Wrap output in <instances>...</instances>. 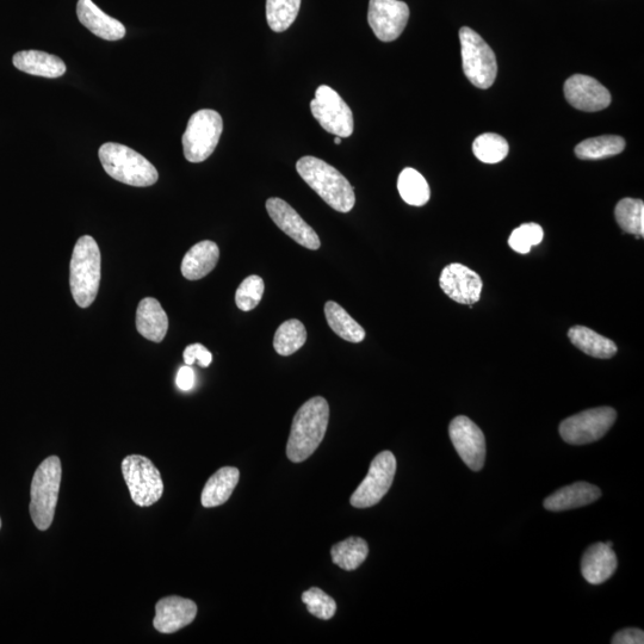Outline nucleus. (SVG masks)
Segmentation results:
<instances>
[{
	"label": "nucleus",
	"instance_id": "f257e3e1",
	"mask_svg": "<svg viewBox=\"0 0 644 644\" xmlns=\"http://www.w3.org/2000/svg\"><path fill=\"white\" fill-rule=\"evenodd\" d=\"M328 420L330 406L321 396L308 400L297 411L287 444V456L291 462H305L314 454L326 435Z\"/></svg>",
	"mask_w": 644,
	"mask_h": 644
},
{
	"label": "nucleus",
	"instance_id": "f03ea898",
	"mask_svg": "<svg viewBox=\"0 0 644 644\" xmlns=\"http://www.w3.org/2000/svg\"><path fill=\"white\" fill-rule=\"evenodd\" d=\"M296 170L309 187L328 206L339 213H349L355 207L354 187L348 179L326 161L315 157H302L296 163Z\"/></svg>",
	"mask_w": 644,
	"mask_h": 644
},
{
	"label": "nucleus",
	"instance_id": "7ed1b4c3",
	"mask_svg": "<svg viewBox=\"0 0 644 644\" xmlns=\"http://www.w3.org/2000/svg\"><path fill=\"white\" fill-rule=\"evenodd\" d=\"M102 258L96 240L90 235L79 238L74 246L70 265V286L74 301L80 308L95 302L101 283Z\"/></svg>",
	"mask_w": 644,
	"mask_h": 644
},
{
	"label": "nucleus",
	"instance_id": "20e7f679",
	"mask_svg": "<svg viewBox=\"0 0 644 644\" xmlns=\"http://www.w3.org/2000/svg\"><path fill=\"white\" fill-rule=\"evenodd\" d=\"M98 154L105 172L117 182L139 188L158 182L156 167L132 148L108 142L99 148Z\"/></svg>",
	"mask_w": 644,
	"mask_h": 644
},
{
	"label": "nucleus",
	"instance_id": "39448f33",
	"mask_svg": "<svg viewBox=\"0 0 644 644\" xmlns=\"http://www.w3.org/2000/svg\"><path fill=\"white\" fill-rule=\"evenodd\" d=\"M61 468L60 458L51 456L36 469L30 491V516L37 529L46 531L54 520L60 491Z\"/></svg>",
	"mask_w": 644,
	"mask_h": 644
},
{
	"label": "nucleus",
	"instance_id": "423d86ee",
	"mask_svg": "<svg viewBox=\"0 0 644 644\" xmlns=\"http://www.w3.org/2000/svg\"><path fill=\"white\" fill-rule=\"evenodd\" d=\"M464 74L476 88H491L497 78L498 64L493 49L473 29L460 30Z\"/></svg>",
	"mask_w": 644,
	"mask_h": 644
},
{
	"label": "nucleus",
	"instance_id": "0eeeda50",
	"mask_svg": "<svg viewBox=\"0 0 644 644\" xmlns=\"http://www.w3.org/2000/svg\"><path fill=\"white\" fill-rule=\"evenodd\" d=\"M224 121L218 111L203 109L190 117L183 135L185 159L190 163L207 160L218 146Z\"/></svg>",
	"mask_w": 644,
	"mask_h": 644
},
{
	"label": "nucleus",
	"instance_id": "6e6552de",
	"mask_svg": "<svg viewBox=\"0 0 644 644\" xmlns=\"http://www.w3.org/2000/svg\"><path fill=\"white\" fill-rule=\"evenodd\" d=\"M122 474L130 497L140 507L156 504L163 497L164 483L156 466L144 456H128L122 462Z\"/></svg>",
	"mask_w": 644,
	"mask_h": 644
},
{
	"label": "nucleus",
	"instance_id": "1a4fd4ad",
	"mask_svg": "<svg viewBox=\"0 0 644 644\" xmlns=\"http://www.w3.org/2000/svg\"><path fill=\"white\" fill-rule=\"evenodd\" d=\"M617 419L611 407L592 408L563 420L560 435L568 444L585 445L602 439Z\"/></svg>",
	"mask_w": 644,
	"mask_h": 644
},
{
	"label": "nucleus",
	"instance_id": "9d476101",
	"mask_svg": "<svg viewBox=\"0 0 644 644\" xmlns=\"http://www.w3.org/2000/svg\"><path fill=\"white\" fill-rule=\"evenodd\" d=\"M311 111L327 133L339 138H349L354 133L352 110L330 86H319L311 102Z\"/></svg>",
	"mask_w": 644,
	"mask_h": 644
},
{
	"label": "nucleus",
	"instance_id": "9b49d317",
	"mask_svg": "<svg viewBox=\"0 0 644 644\" xmlns=\"http://www.w3.org/2000/svg\"><path fill=\"white\" fill-rule=\"evenodd\" d=\"M395 473L396 458L393 452H381L371 462L368 475L351 495V505L356 509H368L379 504L392 487Z\"/></svg>",
	"mask_w": 644,
	"mask_h": 644
},
{
	"label": "nucleus",
	"instance_id": "f8f14e48",
	"mask_svg": "<svg viewBox=\"0 0 644 644\" xmlns=\"http://www.w3.org/2000/svg\"><path fill=\"white\" fill-rule=\"evenodd\" d=\"M410 20V8L400 0H370L368 22L377 39L392 42L399 39Z\"/></svg>",
	"mask_w": 644,
	"mask_h": 644
},
{
	"label": "nucleus",
	"instance_id": "ddd939ff",
	"mask_svg": "<svg viewBox=\"0 0 644 644\" xmlns=\"http://www.w3.org/2000/svg\"><path fill=\"white\" fill-rule=\"evenodd\" d=\"M449 435L463 462L479 472L486 460V439L480 427L467 417H456L449 426Z\"/></svg>",
	"mask_w": 644,
	"mask_h": 644
},
{
	"label": "nucleus",
	"instance_id": "4468645a",
	"mask_svg": "<svg viewBox=\"0 0 644 644\" xmlns=\"http://www.w3.org/2000/svg\"><path fill=\"white\" fill-rule=\"evenodd\" d=\"M266 210L277 227L297 244L308 250L320 249L321 243L317 232L286 201L276 197L269 198L266 201Z\"/></svg>",
	"mask_w": 644,
	"mask_h": 644
},
{
	"label": "nucleus",
	"instance_id": "2eb2a0df",
	"mask_svg": "<svg viewBox=\"0 0 644 644\" xmlns=\"http://www.w3.org/2000/svg\"><path fill=\"white\" fill-rule=\"evenodd\" d=\"M439 286L451 300L460 305L473 306L480 301L483 283L481 277L468 266L452 263L443 269Z\"/></svg>",
	"mask_w": 644,
	"mask_h": 644
},
{
	"label": "nucleus",
	"instance_id": "dca6fc26",
	"mask_svg": "<svg viewBox=\"0 0 644 644\" xmlns=\"http://www.w3.org/2000/svg\"><path fill=\"white\" fill-rule=\"evenodd\" d=\"M565 96L568 103L574 108L587 111V113L604 110L611 103L609 90L598 80L584 76V74H574L573 77L567 79Z\"/></svg>",
	"mask_w": 644,
	"mask_h": 644
},
{
	"label": "nucleus",
	"instance_id": "f3484780",
	"mask_svg": "<svg viewBox=\"0 0 644 644\" xmlns=\"http://www.w3.org/2000/svg\"><path fill=\"white\" fill-rule=\"evenodd\" d=\"M197 605L193 600L182 597H166L156 605L153 625L161 634L177 633L195 621Z\"/></svg>",
	"mask_w": 644,
	"mask_h": 644
},
{
	"label": "nucleus",
	"instance_id": "a211bd4d",
	"mask_svg": "<svg viewBox=\"0 0 644 644\" xmlns=\"http://www.w3.org/2000/svg\"><path fill=\"white\" fill-rule=\"evenodd\" d=\"M618 566L617 556L606 543L592 544L581 559L582 577L592 585L604 584L615 574Z\"/></svg>",
	"mask_w": 644,
	"mask_h": 644
},
{
	"label": "nucleus",
	"instance_id": "6ab92c4d",
	"mask_svg": "<svg viewBox=\"0 0 644 644\" xmlns=\"http://www.w3.org/2000/svg\"><path fill=\"white\" fill-rule=\"evenodd\" d=\"M77 15L80 23L92 34L107 41H119L126 36V28L120 21L98 8L92 0H79Z\"/></svg>",
	"mask_w": 644,
	"mask_h": 644
},
{
	"label": "nucleus",
	"instance_id": "aec40b11",
	"mask_svg": "<svg viewBox=\"0 0 644 644\" xmlns=\"http://www.w3.org/2000/svg\"><path fill=\"white\" fill-rule=\"evenodd\" d=\"M602 497V491L588 482H575L562 487L544 500V507L553 512L579 509L594 503Z\"/></svg>",
	"mask_w": 644,
	"mask_h": 644
},
{
	"label": "nucleus",
	"instance_id": "412c9836",
	"mask_svg": "<svg viewBox=\"0 0 644 644\" xmlns=\"http://www.w3.org/2000/svg\"><path fill=\"white\" fill-rule=\"evenodd\" d=\"M136 330L153 343L163 342L169 330V318L158 300L146 297L139 303Z\"/></svg>",
	"mask_w": 644,
	"mask_h": 644
},
{
	"label": "nucleus",
	"instance_id": "4be33fe9",
	"mask_svg": "<svg viewBox=\"0 0 644 644\" xmlns=\"http://www.w3.org/2000/svg\"><path fill=\"white\" fill-rule=\"evenodd\" d=\"M220 250L214 241L204 240L191 247L182 262V274L189 281L201 280L215 269Z\"/></svg>",
	"mask_w": 644,
	"mask_h": 644
},
{
	"label": "nucleus",
	"instance_id": "5701e85b",
	"mask_svg": "<svg viewBox=\"0 0 644 644\" xmlns=\"http://www.w3.org/2000/svg\"><path fill=\"white\" fill-rule=\"evenodd\" d=\"M12 61L17 70L32 76L55 79L63 77L66 73L64 61L46 52H18Z\"/></svg>",
	"mask_w": 644,
	"mask_h": 644
},
{
	"label": "nucleus",
	"instance_id": "b1692460",
	"mask_svg": "<svg viewBox=\"0 0 644 644\" xmlns=\"http://www.w3.org/2000/svg\"><path fill=\"white\" fill-rule=\"evenodd\" d=\"M239 479L240 473L237 468L224 467L219 469L203 488L202 505L210 509V507L227 503L235 487H237Z\"/></svg>",
	"mask_w": 644,
	"mask_h": 644
},
{
	"label": "nucleus",
	"instance_id": "393cba45",
	"mask_svg": "<svg viewBox=\"0 0 644 644\" xmlns=\"http://www.w3.org/2000/svg\"><path fill=\"white\" fill-rule=\"evenodd\" d=\"M568 337L573 345L588 356L608 359L617 354V345L611 339L605 338L585 326H574L569 330Z\"/></svg>",
	"mask_w": 644,
	"mask_h": 644
},
{
	"label": "nucleus",
	"instance_id": "a878e982",
	"mask_svg": "<svg viewBox=\"0 0 644 644\" xmlns=\"http://www.w3.org/2000/svg\"><path fill=\"white\" fill-rule=\"evenodd\" d=\"M325 315L328 326L340 338L351 343H361L365 338L364 328L358 324L342 306L333 301L325 305Z\"/></svg>",
	"mask_w": 644,
	"mask_h": 644
},
{
	"label": "nucleus",
	"instance_id": "bb28decb",
	"mask_svg": "<svg viewBox=\"0 0 644 644\" xmlns=\"http://www.w3.org/2000/svg\"><path fill=\"white\" fill-rule=\"evenodd\" d=\"M369 547L367 541L361 537H350L348 540L337 543L331 549L334 565L344 571H355L367 560Z\"/></svg>",
	"mask_w": 644,
	"mask_h": 644
},
{
	"label": "nucleus",
	"instance_id": "cd10ccee",
	"mask_svg": "<svg viewBox=\"0 0 644 644\" xmlns=\"http://www.w3.org/2000/svg\"><path fill=\"white\" fill-rule=\"evenodd\" d=\"M399 194L407 204L423 207L430 201L431 190L426 179L417 170L407 167L398 179Z\"/></svg>",
	"mask_w": 644,
	"mask_h": 644
},
{
	"label": "nucleus",
	"instance_id": "c85d7f7f",
	"mask_svg": "<svg viewBox=\"0 0 644 644\" xmlns=\"http://www.w3.org/2000/svg\"><path fill=\"white\" fill-rule=\"evenodd\" d=\"M625 141L621 136L604 135L582 141L575 147V154L581 160L605 159L622 153Z\"/></svg>",
	"mask_w": 644,
	"mask_h": 644
},
{
	"label": "nucleus",
	"instance_id": "c756f323",
	"mask_svg": "<svg viewBox=\"0 0 644 644\" xmlns=\"http://www.w3.org/2000/svg\"><path fill=\"white\" fill-rule=\"evenodd\" d=\"M307 332L301 321L293 319L278 327L274 338V348L278 355L291 356L306 344Z\"/></svg>",
	"mask_w": 644,
	"mask_h": 644
},
{
	"label": "nucleus",
	"instance_id": "7c9ffc66",
	"mask_svg": "<svg viewBox=\"0 0 644 644\" xmlns=\"http://www.w3.org/2000/svg\"><path fill=\"white\" fill-rule=\"evenodd\" d=\"M615 216L617 224L624 232L636 235L637 239L644 234V203L634 198H623L619 201Z\"/></svg>",
	"mask_w": 644,
	"mask_h": 644
},
{
	"label": "nucleus",
	"instance_id": "2f4dec72",
	"mask_svg": "<svg viewBox=\"0 0 644 644\" xmlns=\"http://www.w3.org/2000/svg\"><path fill=\"white\" fill-rule=\"evenodd\" d=\"M301 0H266V20L275 33L286 32L296 20Z\"/></svg>",
	"mask_w": 644,
	"mask_h": 644
},
{
	"label": "nucleus",
	"instance_id": "473e14b6",
	"mask_svg": "<svg viewBox=\"0 0 644 644\" xmlns=\"http://www.w3.org/2000/svg\"><path fill=\"white\" fill-rule=\"evenodd\" d=\"M509 144L503 136L486 133L476 138L473 144L475 157L485 164H497L509 154Z\"/></svg>",
	"mask_w": 644,
	"mask_h": 644
},
{
	"label": "nucleus",
	"instance_id": "72a5a7b5",
	"mask_svg": "<svg viewBox=\"0 0 644 644\" xmlns=\"http://www.w3.org/2000/svg\"><path fill=\"white\" fill-rule=\"evenodd\" d=\"M265 284L262 277L252 275L247 277L235 293V303L240 311L250 312L255 309L264 294Z\"/></svg>",
	"mask_w": 644,
	"mask_h": 644
},
{
	"label": "nucleus",
	"instance_id": "f704fd0d",
	"mask_svg": "<svg viewBox=\"0 0 644 644\" xmlns=\"http://www.w3.org/2000/svg\"><path fill=\"white\" fill-rule=\"evenodd\" d=\"M302 602L306 604L308 612L311 615L322 619V621H328V619L336 615V602L318 587H312L308 591L303 592Z\"/></svg>",
	"mask_w": 644,
	"mask_h": 644
},
{
	"label": "nucleus",
	"instance_id": "c9c22d12",
	"mask_svg": "<svg viewBox=\"0 0 644 644\" xmlns=\"http://www.w3.org/2000/svg\"><path fill=\"white\" fill-rule=\"evenodd\" d=\"M544 238L543 228L537 224H524L512 232L509 245L520 255H528L532 247L540 245Z\"/></svg>",
	"mask_w": 644,
	"mask_h": 644
},
{
	"label": "nucleus",
	"instance_id": "e433bc0d",
	"mask_svg": "<svg viewBox=\"0 0 644 644\" xmlns=\"http://www.w3.org/2000/svg\"><path fill=\"white\" fill-rule=\"evenodd\" d=\"M183 357L185 364L190 365V367L197 362L201 368H208L213 361L212 354L202 344L189 345L184 350Z\"/></svg>",
	"mask_w": 644,
	"mask_h": 644
},
{
	"label": "nucleus",
	"instance_id": "4c0bfd02",
	"mask_svg": "<svg viewBox=\"0 0 644 644\" xmlns=\"http://www.w3.org/2000/svg\"><path fill=\"white\" fill-rule=\"evenodd\" d=\"M612 644H643V630L637 628H628L618 631L611 641Z\"/></svg>",
	"mask_w": 644,
	"mask_h": 644
},
{
	"label": "nucleus",
	"instance_id": "58836bf2",
	"mask_svg": "<svg viewBox=\"0 0 644 644\" xmlns=\"http://www.w3.org/2000/svg\"><path fill=\"white\" fill-rule=\"evenodd\" d=\"M195 382V371L190 367V365H185V367L179 369L176 379L177 387L179 389L183 390V392H189V390L194 388Z\"/></svg>",
	"mask_w": 644,
	"mask_h": 644
},
{
	"label": "nucleus",
	"instance_id": "ea45409f",
	"mask_svg": "<svg viewBox=\"0 0 644 644\" xmlns=\"http://www.w3.org/2000/svg\"><path fill=\"white\" fill-rule=\"evenodd\" d=\"M334 144L336 145L342 144V138H339V136H336V139H334Z\"/></svg>",
	"mask_w": 644,
	"mask_h": 644
},
{
	"label": "nucleus",
	"instance_id": "a19ab883",
	"mask_svg": "<svg viewBox=\"0 0 644 644\" xmlns=\"http://www.w3.org/2000/svg\"><path fill=\"white\" fill-rule=\"evenodd\" d=\"M0 529H2V520H0Z\"/></svg>",
	"mask_w": 644,
	"mask_h": 644
}]
</instances>
